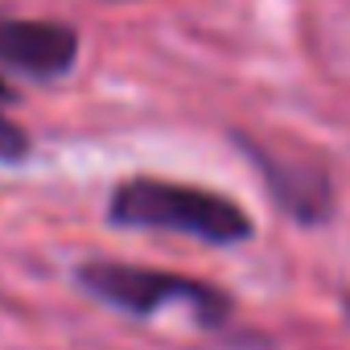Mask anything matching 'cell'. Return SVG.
Returning a JSON list of instances; mask_svg holds the SVG:
<instances>
[{
  "mask_svg": "<svg viewBox=\"0 0 350 350\" xmlns=\"http://www.w3.org/2000/svg\"><path fill=\"white\" fill-rule=\"evenodd\" d=\"M107 223L128 231H173L215 247H235L252 239V215L227 194L165 182V178H124L107 198Z\"/></svg>",
  "mask_w": 350,
  "mask_h": 350,
  "instance_id": "1",
  "label": "cell"
},
{
  "mask_svg": "<svg viewBox=\"0 0 350 350\" xmlns=\"http://www.w3.org/2000/svg\"><path fill=\"white\" fill-rule=\"evenodd\" d=\"M75 284L95 297L99 305H111L128 317H157L161 309L182 305L198 325L219 329L231 321V293H223L211 280L186 276V272H165L148 264H120V260H87L75 268Z\"/></svg>",
  "mask_w": 350,
  "mask_h": 350,
  "instance_id": "2",
  "label": "cell"
},
{
  "mask_svg": "<svg viewBox=\"0 0 350 350\" xmlns=\"http://www.w3.org/2000/svg\"><path fill=\"white\" fill-rule=\"evenodd\" d=\"M243 144L247 161L260 169L264 186L272 190L276 206L297 219V223H321L334 211V190H329V173L317 157H305L301 148H276L268 140H256L247 132H235Z\"/></svg>",
  "mask_w": 350,
  "mask_h": 350,
  "instance_id": "3",
  "label": "cell"
},
{
  "mask_svg": "<svg viewBox=\"0 0 350 350\" xmlns=\"http://www.w3.org/2000/svg\"><path fill=\"white\" fill-rule=\"evenodd\" d=\"M79 62V33L62 21H0V75L54 83Z\"/></svg>",
  "mask_w": 350,
  "mask_h": 350,
  "instance_id": "4",
  "label": "cell"
},
{
  "mask_svg": "<svg viewBox=\"0 0 350 350\" xmlns=\"http://www.w3.org/2000/svg\"><path fill=\"white\" fill-rule=\"evenodd\" d=\"M29 157V136L21 124H13L9 116H0V165H17Z\"/></svg>",
  "mask_w": 350,
  "mask_h": 350,
  "instance_id": "5",
  "label": "cell"
},
{
  "mask_svg": "<svg viewBox=\"0 0 350 350\" xmlns=\"http://www.w3.org/2000/svg\"><path fill=\"white\" fill-rule=\"evenodd\" d=\"M342 309H346V317H350V293H346V297H342Z\"/></svg>",
  "mask_w": 350,
  "mask_h": 350,
  "instance_id": "6",
  "label": "cell"
}]
</instances>
